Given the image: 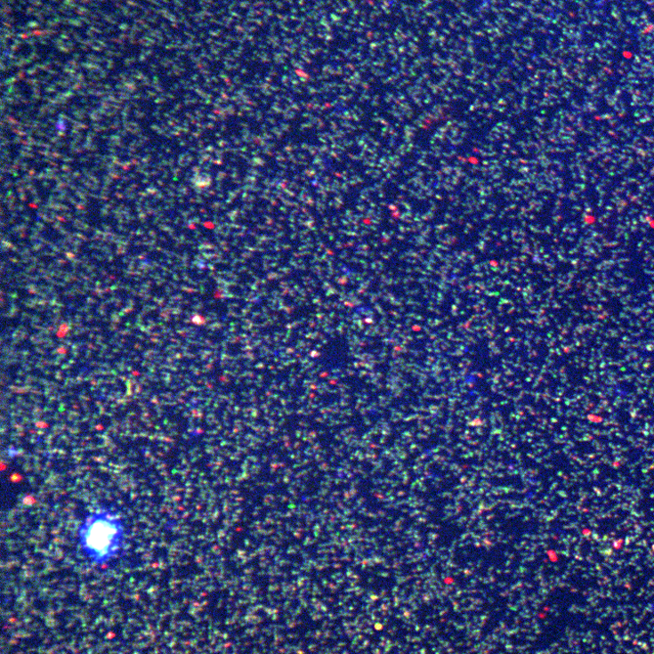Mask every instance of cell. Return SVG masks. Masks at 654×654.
I'll return each mask as SVG.
<instances>
[{"label":"cell","instance_id":"cell-1","mask_svg":"<svg viewBox=\"0 0 654 654\" xmlns=\"http://www.w3.org/2000/svg\"><path fill=\"white\" fill-rule=\"evenodd\" d=\"M126 542V527L122 515L101 506L87 513L77 529L81 555L90 563L104 566L117 559Z\"/></svg>","mask_w":654,"mask_h":654}]
</instances>
